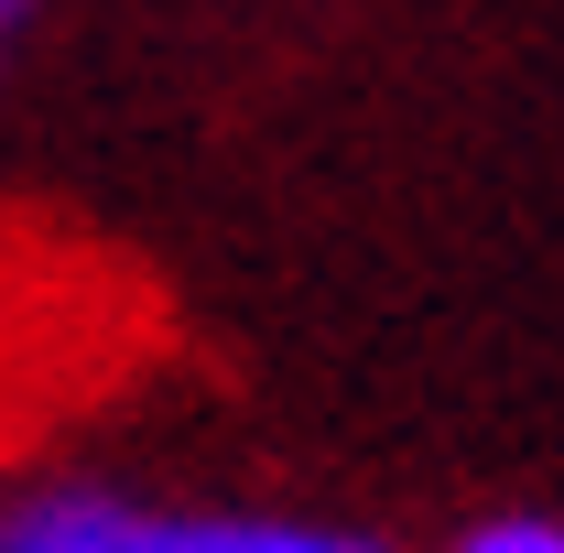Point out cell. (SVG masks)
I'll list each match as a JSON object with an SVG mask.
<instances>
[{
	"mask_svg": "<svg viewBox=\"0 0 564 553\" xmlns=\"http://www.w3.org/2000/svg\"><path fill=\"white\" fill-rule=\"evenodd\" d=\"M0 553H402L369 521L293 499H163L98 467H33L0 488Z\"/></svg>",
	"mask_w": 564,
	"mask_h": 553,
	"instance_id": "6da1fadb",
	"label": "cell"
},
{
	"mask_svg": "<svg viewBox=\"0 0 564 553\" xmlns=\"http://www.w3.org/2000/svg\"><path fill=\"white\" fill-rule=\"evenodd\" d=\"M434 553H564V521H554V510H489V521L445 532Z\"/></svg>",
	"mask_w": 564,
	"mask_h": 553,
	"instance_id": "7a4b0ae2",
	"label": "cell"
},
{
	"mask_svg": "<svg viewBox=\"0 0 564 553\" xmlns=\"http://www.w3.org/2000/svg\"><path fill=\"white\" fill-rule=\"evenodd\" d=\"M33 22H44V0H0V76H11V55L33 44Z\"/></svg>",
	"mask_w": 564,
	"mask_h": 553,
	"instance_id": "3957f363",
	"label": "cell"
}]
</instances>
